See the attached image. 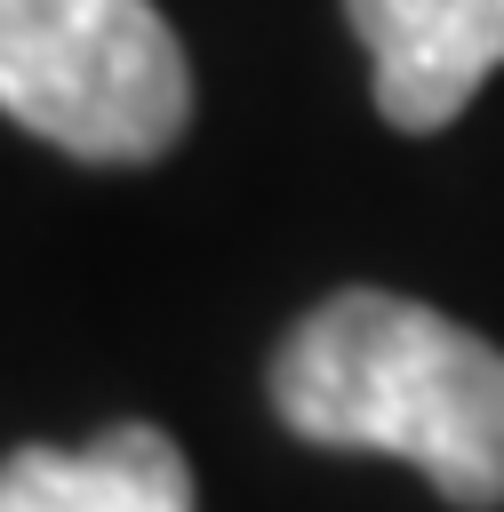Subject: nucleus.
<instances>
[{
	"mask_svg": "<svg viewBox=\"0 0 504 512\" xmlns=\"http://www.w3.org/2000/svg\"><path fill=\"white\" fill-rule=\"evenodd\" d=\"M272 408L312 448L416 464L448 504H504V352L464 320L344 288L272 352Z\"/></svg>",
	"mask_w": 504,
	"mask_h": 512,
	"instance_id": "obj_1",
	"label": "nucleus"
},
{
	"mask_svg": "<svg viewBox=\"0 0 504 512\" xmlns=\"http://www.w3.org/2000/svg\"><path fill=\"white\" fill-rule=\"evenodd\" d=\"M0 112L104 168L160 160L192 120V64L152 0H0Z\"/></svg>",
	"mask_w": 504,
	"mask_h": 512,
	"instance_id": "obj_2",
	"label": "nucleus"
},
{
	"mask_svg": "<svg viewBox=\"0 0 504 512\" xmlns=\"http://www.w3.org/2000/svg\"><path fill=\"white\" fill-rule=\"evenodd\" d=\"M344 16L376 64V112L408 136L448 128L504 64V0H344Z\"/></svg>",
	"mask_w": 504,
	"mask_h": 512,
	"instance_id": "obj_3",
	"label": "nucleus"
},
{
	"mask_svg": "<svg viewBox=\"0 0 504 512\" xmlns=\"http://www.w3.org/2000/svg\"><path fill=\"white\" fill-rule=\"evenodd\" d=\"M0 512H192V464L160 424H112L88 448L0 456Z\"/></svg>",
	"mask_w": 504,
	"mask_h": 512,
	"instance_id": "obj_4",
	"label": "nucleus"
}]
</instances>
